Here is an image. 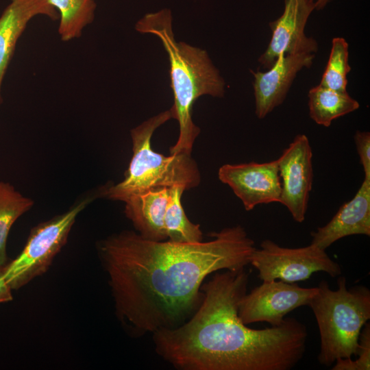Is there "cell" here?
<instances>
[{
    "label": "cell",
    "instance_id": "obj_16",
    "mask_svg": "<svg viewBox=\"0 0 370 370\" xmlns=\"http://www.w3.org/2000/svg\"><path fill=\"white\" fill-rule=\"evenodd\" d=\"M308 108L310 118L318 125L330 127L332 122L358 110L359 103L347 93L320 84L310 89Z\"/></svg>",
    "mask_w": 370,
    "mask_h": 370
},
{
    "label": "cell",
    "instance_id": "obj_18",
    "mask_svg": "<svg viewBox=\"0 0 370 370\" xmlns=\"http://www.w3.org/2000/svg\"><path fill=\"white\" fill-rule=\"evenodd\" d=\"M60 14L58 33L62 40L80 37L92 22L97 4L95 0H48Z\"/></svg>",
    "mask_w": 370,
    "mask_h": 370
},
{
    "label": "cell",
    "instance_id": "obj_23",
    "mask_svg": "<svg viewBox=\"0 0 370 370\" xmlns=\"http://www.w3.org/2000/svg\"><path fill=\"white\" fill-rule=\"evenodd\" d=\"M12 288L4 278V266L0 267V303H6L13 299Z\"/></svg>",
    "mask_w": 370,
    "mask_h": 370
},
{
    "label": "cell",
    "instance_id": "obj_20",
    "mask_svg": "<svg viewBox=\"0 0 370 370\" xmlns=\"http://www.w3.org/2000/svg\"><path fill=\"white\" fill-rule=\"evenodd\" d=\"M348 49L349 45L343 38L332 39L329 59L320 85L338 92H347V76L351 71Z\"/></svg>",
    "mask_w": 370,
    "mask_h": 370
},
{
    "label": "cell",
    "instance_id": "obj_8",
    "mask_svg": "<svg viewBox=\"0 0 370 370\" xmlns=\"http://www.w3.org/2000/svg\"><path fill=\"white\" fill-rule=\"evenodd\" d=\"M318 288H303L281 280L265 281L245 293L238 304V314L245 325L267 322L282 324L293 310L308 306Z\"/></svg>",
    "mask_w": 370,
    "mask_h": 370
},
{
    "label": "cell",
    "instance_id": "obj_3",
    "mask_svg": "<svg viewBox=\"0 0 370 370\" xmlns=\"http://www.w3.org/2000/svg\"><path fill=\"white\" fill-rule=\"evenodd\" d=\"M135 29L158 37L168 53L171 86L174 96L171 109L180 127L177 140L170 148V153H191L195 140L200 132L192 120L193 103L204 95L222 97L225 82L206 51L175 40L169 9L146 14L136 23Z\"/></svg>",
    "mask_w": 370,
    "mask_h": 370
},
{
    "label": "cell",
    "instance_id": "obj_9",
    "mask_svg": "<svg viewBox=\"0 0 370 370\" xmlns=\"http://www.w3.org/2000/svg\"><path fill=\"white\" fill-rule=\"evenodd\" d=\"M312 158L308 138L298 134L277 159L281 180L280 203L287 208L298 223L305 219L312 190Z\"/></svg>",
    "mask_w": 370,
    "mask_h": 370
},
{
    "label": "cell",
    "instance_id": "obj_5",
    "mask_svg": "<svg viewBox=\"0 0 370 370\" xmlns=\"http://www.w3.org/2000/svg\"><path fill=\"white\" fill-rule=\"evenodd\" d=\"M336 290L325 280L308 303L319 328L321 344L317 359L330 367L339 358L356 355L360 332L370 319V291L362 285L348 289L343 276L337 280Z\"/></svg>",
    "mask_w": 370,
    "mask_h": 370
},
{
    "label": "cell",
    "instance_id": "obj_17",
    "mask_svg": "<svg viewBox=\"0 0 370 370\" xmlns=\"http://www.w3.org/2000/svg\"><path fill=\"white\" fill-rule=\"evenodd\" d=\"M168 201L164 218L167 239L180 243L203 241L200 225L188 219L182 205V195L186 189L181 186H173L168 188Z\"/></svg>",
    "mask_w": 370,
    "mask_h": 370
},
{
    "label": "cell",
    "instance_id": "obj_4",
    "mask_svg": "<svg viewBox=\"0 0 370 370\" xmlns=\"http://www.w3.org/2000/svg\"><path fill=\"white\" fill-rule=\"evenodd\" d=\"M171 118V108L131 130L133 155L124 179L103 190L101 195L124 202L130 197L150 189L181 186L188 190L199 185L200 173L190 153L165 156L151 147L155 130Z\"/></svg>",
    "mask_w": 370,
    "mask_h": 370
},
{
    "label": "cell",
    "instance_id": "obj_19",
    "mask_svg": "<svg viewBox=\"0 0 370 370\" xmlns=\"http://www.w3.org/2000/svg\"><path fill=\"white\" fill-rule=\"evenodd\" d=\"M34 204L12 185L0 181V267L7 264L6 244L12 226Z\"/></svg>",
    "mask_w": 370,
    "mask_h": 370
},
{
    "label": "cell",
    "instance_id": "obj_15",
    "mask_svg": "<svg viewBox=\"0 0 370 370\" xmlns=\"http://www.w3.org/2000/svg\"><path fill=\"white\" fill-rule=\"evenodd\" d=\"M166 187L132 195L124 202L125 214L142 237L156 241L167 239L164 218L168 201Z\"/></svg>",
    "mask_w": 370,
    "mask_h": 370
},
{
    "label": "cell",
    "instance_id": "obj_22",
    "mask_svg": "<svg viewBox=\"0 0 370 370\" xmlns=\"http://www.w3.org/2000/svg\"><path fill=\"white\" fill-rule=\"evenodd\" d=\"M354 141L365 173V178L370 179V134L369 132L357 131Z\"/></svg>",
    "mask_w": 370,
    "mask_h": 370
},
{
    "label": "cell",
    "instance_id": "obj_11",
    "mask_svg": "<svg viewBox=\"0 0 370 370\" xmlns=\"http://www.w3.org/2000/svg\"><path fill=\"white\" fill-rule=\"evenodd\" d=\"M218 177L232 188L246 210L259 204L280 203L281 180L277 160L264 163L225 164L219 168Z\"/></svg>",
    "mask_w": 370,
    "mask_h": 370
},
{
    "label": "cell",
    "instance_id": "obj_24",
    "mask_svg": "<svg viewBox=\"0 0 370 370\" xmlns=\"http://www.w3.org/2000/svg\"><path fill=\"white\" fill-rule=\"evenodd\" d=\"M315 3V10L323 9L330 0H312Z\"/></svg>",
    "mask_w": 370,
    "mask_h": 370
},
{
    "label": "cell",
    "instance_id": "obj_13",
    "mask_svg": "<svg viewBox=\"0 0 370 370\" xmlns=\"http://www.w3.org/2000/svg\"><path fill=\"white\" fill-rule=\"evenodd\" d=\"M356 234L370 236V179L364 178L354 197L326 225L311 232V244L325 250L338 240Z\"/></svg>",
    "mask_w": 370,
    "mask_h": 370
},
{
    "label": "cell",
    "instance_id": "obj_10",
    "mask_svg": "<svg viewBox=\"0 0 370 370\" xmlns=\"http://www.w3.org/2000/svg\"><path fill=\"white\" fill-rule=\"evenodd\" d=\"M315 10L312 0H284V11L269 23L271 38L264 52L258 58L264 69H270L281 54L317 52V42L305 34V27Z\"/></svg>",
    "mask_w": 370,
    "mask_h": 370
},
{
    "label": "cell",
    "instance_id": "obj_2",
    "mask_svg": "<svg viewBox=\"0 0 370 370\" xmlns=\"http://www.w3.org/2000/svg\"><path fill=\"white\" fill-rule=\"evenodd\" d=\"M245 269L215 272L203 283L202 301L182 325L152 334L156 353L179 370H291L302 359L304 324L285 318L277 326L253 329L238 317L247 293Z\"/></svg>",
    "mask_w": 370,
    "mask_h": 370
},
{
    "label": "cell",
    "instance_id": "obj_12",
    "mask_svg": "<svg viewBox=\"0 0 370 370\" xmlns=\"http://www.w3.org/2000/svg\"><path fill=\"white\" fill-rule=\"evenodd\" d=\"M314 58L313 53H282L267 71H251L255 112L258 119H264L283 103L298 72L310 68Z\"/></svg>",
    "mask_w": 370,
    "mask_h": 370
},
{
    "label": "cell",
    "instance_id": "obj_1",
    "mask_svg": "<svg viewBox=\"0 0 370 370\" xmlns=\"http://www.w3.org/2000/svg\"><path fill=\"white\" fill-rule=\"evenodd\" d=\"M210 236L208 241L180 243L125 230L98 243L115 314L130 336L185 323L200 306L201 286L209 275L249 264L256 247L243 227H225Z\"/></svg>",
    "mask_w": 370,
    "mask_h": 370
},
{
    "label": "cell",
    "instance_id": "obj_21",
    "mask_svg": "<svg viewBox=\"0 0 370 370\" xmlns=\"http://www.w3.org/2000/svg\"><path fill=\"white\" fill-rule=\"evenodd\" d=\"M358 358L352 360L349 358H339L334 363L332 370H369L370 369V324L367 322L359 336Z\"/></svg>",
    "mask_w": 370,
    "mask_h": 370
},
{
    "label": "cell",
    "instance_id": "obj_6",
    "mask_svg": "<svg viewBox=\"0 0 370 370\" xmlns=\"http://www.w3.org/2000/svg\"><path fill=\"white\" fill-rule=\"evenodd\" d=\"M90 195L67 211L34 227L27 242L12 262L4 266V278L12 290H17L43 275L66 245L78 214L95 198Z\"/></svg>",
    "mask_w": 370,
    "mask_h": 370
},
{
    "label": "cell",
    "instance_id": "obj_14",
    "mask_svg": "<svg viewBox=\"0 0 370 370\" xmlns=\"http://www.w3.org/2000/svg\"><path fill=\"white\" fill-rule=\"evenodd\" d=\"M38 15L52 20L59 17L48 0H11L0 16V103L2 81L18 39L28 23Z\"/></svg>",
    "mask_w": 370,
    "mask_h": 370
},
{
    "label": "cell",
    "instance_id": "obj_7",
    "mask_svg": "<svg viewBox=\"0 0 370 370\" xmlns=\"http://www.w3.org/2000/svg\"><path fill=\"white\" fill-rule=\"evenodd\" d=\"M251 264L262 282L281 280L288 283L304 281L315 272L323 271L332 278L341 274L340 265L323 249L313 244L288 248L270 239L262 241L255 248Z\"/></svg>",
    "mask_w": 370,
    "mask_h": 370
}]
</instances>
